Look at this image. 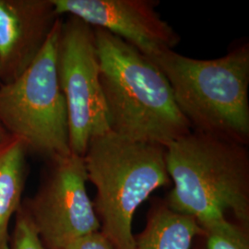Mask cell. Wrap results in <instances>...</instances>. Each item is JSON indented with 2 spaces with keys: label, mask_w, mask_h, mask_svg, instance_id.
<instances>
[{
  "label": "cell",
  "mask_w": 249,
  "mask_h": 249,
  "mask_svg": "<svg viewBox=\"0 0 249 249\" xmlns=\"http://www.w3.org/2000/svg\"><path fill=\"white\" fill-rule=\"evenodd\" d=\"M93 30L110 130L163 147L190 133L191 126L158 67L121 38L104 29Z\"/></svg>",
  "instance_id": "6da1fadb"
},
{
  "label": "cell",
  "mask_w": 249,
  "mask_h": 249,
  "mask_svg": "<svg viewBox=\"0 0 249 249\" xmlns=\"http://www.w3.org/2000/svg\"><path fill=\"white\" fill-rule=\"evenodd\" d=\"M164 148L174 183L165 200L171 210L192 217L200 227L231 213L249 230L247 145L192 130Z\"/></svg>",
  "instance_id": "7a4b0ae2"
},
{
  "label": "cell",
  "mask_w": 249,
  "mask_h": 249,
  "mask_svg": "<svg viewBox=\"0 0 249 249\" xmlns=\"http://www.w3.org/2000/svg\"><path fill=\"white\" fill-rule=\"evenodd\" d=\"M168 80L178 108L193 131L249 143V44L216 59L171 50L148 57Z\"/></svg>",
  "instance_id": "3957f363"
},
{
  "label": "cell",
  "mask_w": 249,
  "mask_h": 249,
  "mask_svg": "<svg viewBox=\"0 0 249 249\" xmlns=\"http://www.w3.org/2000/svg\"><path fill=\"white\" fill-rule=\"evenodd\" d=\"M82 157L87 179L96 188L92 203L100 231L114 249H133L138 208L152 192L171 184L165 148L108 131L93 138Z\"/></svg>",
  "instance_id": "277c9868"
},
{
  "label": "cell",
  "mask_w": 249,
  "mask_h": 249,
  "mask_svg": "<svg viewBox=\"0 0 249 249\" xmlns=\"http://www.w3.org/2000/svg\"><path fill=\"white\" fill-rule=\"evenodd\" d=\"M62 17L44 47L17 79L0 84V124L46 160L70 154L68 111L56 71Z\"/></svg>",
  "instance_id": "5b68a950"
},
{
  "label": "cell",
  "mask_w": 249,
  "mask_h": 249,
  "mask_svg": "<svg viewBox=\"0 0 249 249\" xmlns=\"http://www.w3.org/2000/svg\"><path fill=\"white\" fill-rule=\"evenodd\" d=\"M56 71L68 111L70 149L83 156L93 138L111 130L94 30L80 18L62 19Z\"/></svg>",
  "instance_id": "8992f818"
},
{
  "label": "cell",
  "mask_w": 249,
  "mask_h": 249,
  "mask_svg": "<svg viewBox=\"0 0 249 249\" xmlns=\"http://www.w3.org/2000/svg\"><path fill=\"white\" fill-rule=\"evenodd\" d=\"M87 182L82 156L71 152L47 160L38 190L21 203L45 249H61L101 230Z\"/></svg>",
  "instance_id": "52a82bcc"
},
{
  "label": "cell",
  "mask_w": 249,
  "mask_h": 249,
  "mask_svg": "<svg viewBox=\"0 0 249 249\" xmlns=\"http://www.w3.org/2000/svg\"><path fill=\"white\" fill-rule=\"evenodd\" d=\"M55 13L80 18L132 45L147 57L174 50L178 32L161 18L156 0H52Z\"/></svg>",
  "instance_id": "ba28073f"
},
{
  "label": "cell",
  "mask_w": 249,
  "mask_h": 249,
  "mask_svg": "<svg viewBox=\"0 0 249 249\" xmlns=\"http://www.w3.org/2000/svg\"><path fill=\"white\" fill-rule=\"evenodd\" d=\"M59 18L52 0H0L1 83L26 71Z\"/></svg>",
  "instance_id": "9c48e42d"
},
{
  "label": "cell",
  "mask_w": 249,
  "mask_h": 249,
  "mask_svg": "<svg viewBox=\"0 0 249 249\" xmlns=\"http://www.w3.org/2000/svg\"><path fill=\"white\" fill-rule=\"evenodd\" d=\"M27 152L18 137L9 135L0 142V249H9V223L22 203Z\"/></svg>",
  "instance_id": "30bf717a"
},
{
  "label": "cell",
  "mask_w": 249,
  "mask_h": 249,
  "mask_svg": "<svg viewBox=\"0 0 249 249\" xmlns=\"http://www.w3.org/2000/svg\"><path fill=\"white\" fill-rule=\"evenodd\" d=\"M197 235L204 231L195 219L174 212L165 201L156 202L133 249H191Z\"/></svg>",
  "instance_id": "8fae6325"
},
{
  "label": "cell",
  "mask_w": 249,
  "mask_h": 249,
  "mask_svg": "<svg viewBox=\"0 0 249 249\" xmlns=\"http://www.w3.org/2000/svg\"><path fill=\"white\" fill-rule=\"evenodd\" d=\"M207 249H249V230L227 218H221L201 226Z\"/></svg>",
  "instance_id": "7c38bea8"
},
{
  "label": "cell",
  "mask_w": 249,
  "mask_h": 249,
  "mask_svg": "<svg viewBox=\"0 0 249 249\" xmlns=\"http://www.w3.org/2000/svg\"><path fill=\"white\" fill-rule=\"evenodd\" d=\"M15 216V225L10 233L9 249H46L21 206Z\"/></svg>",
  "instance_id": "4fadbf2b"
},
{
  "label": "cell",
  "mask_w": 249,
  "mask_h": 249,
  "mask_svg": "<svg viewBox=\"0 0 249 249\" xmlns=\"http://www.w3.org/2000/svg\"><path fill=\"white\" fill-rule=\"evenodd\" d=\"M61 249H115L107 237L101 232L95 231L73 241Z\"/></svg>",
  "instance_id": "5bb4252c"
},
{
  "label": "cell",
  "mask_w": 249,
  "mask_h": 249,
  "mask_svg": "<svg viewBox=\"0 0 249 249\" xmlns=\"http://www.w3.org/2000/svg\"><path fill=\"white\" fill-rule=\"evenodd\" d=\"M8 136H9L8 132H7V131L3 128V126L0 124V142H1L2 141H4Z\"/></svg>",
  "instance_id": "9a60e30c"
},
{
  "label": "cell",
  "mask_w": 249,
  "mask_h": 249,
  "mask_svg": "<svg viewBox=\"0 0 249 249\" xmlns=\"http://www.w3.org/2000/svg\"><path fill=\"white\" fill-rule=\"evenodd\" d=\"M0 84H1V82H0Z\"/></svg>",
  "instance_id": "2e32d148"
}]
</instances>
